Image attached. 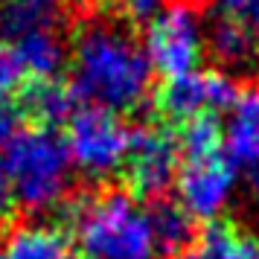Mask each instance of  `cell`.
<instances>
[{
    "label": "cell",
    "instance_id": "cell-17",
    "mask_svg": "<svg viewBox=\"0 0 259 259\" xmlns=\"http://www.w3.org/2000/svg\"><path fill=\"white\" fill-rule=\"evenodd\" d=\"M178 146H181V160H204V157L224 154L219 119L215 117L189 119L181 131V137H178Z\"/></svg>",
    "mask_w": 259,
    "mask_h": 259
},
{
    "label": "cell",
    "instance_id": "cell-16",
    "mask_svg": "<svg viewBox=\"0 0 259 259\" xmlns=\"http://www.w3.org/2000/svg\"><path fill=\"white\" fill-rule=\"evenodd\" d=\"M24 105L38 119L41 128H50V125H56L61 119L73 117L76 99H73L67 84H61L59 79H53V82H32V88L26 91Z\"/></svg>",
    "mask_w": 259,
    "mask_h": 259
},
{
    "label": "cell",
    "instance_id": "cell-8",
    "mask_svg": "<svg viewBox=\"0 0 259 259\" xmlns=\"http://www.w3.org/2000/svg\"><path fill=\"white\" fill-rule=\"evenodd\" d=\"M239 84L230 73L195 70L169 79L160 91V111L169 119H198L212 117L215 111H230L239 99Z\"/></svg>",
    "mask_w": 259,
    "mask_h": 259
},
{
    "label": "cell",
    "instance_id": "cell-10",
    "mask_svg": "<svg viewBox=\"0 0 259 259\" xmlns=\"http://www.w3.org/2000/svg\"><path fill=\"white\" fill-rule=\"evenodd\" d=\"M64 21V0H0V44H15L41 32H61Z\"/></svg>",
    "mask_w": 259,
    "mask_h": 259
},
{
    "label": "cell",
    "instance_id": "cell-15",
    "mask_svg": "<svg viewBox=\"0 0 259 259\" xmlns=\"http://www.w3.org/2000/svg\"><path fill=\"white\" fill-rule=\"evenodd\" d=\"M149 222H152V233H154V245L157 253H181L184 247L195 239L192 230V219L181 204L172 201H154L149 207Z\"/></svg>",
    "mask_w": 259,
    "mask_h": 259
},
{
    "label": "cell",
    "instance_id": "cell-19",
    "mask_svg": "<svg viewBox=\"0 0 259 259\" xmlns=\"http://www.w3.org/2000/svg\"><path fill=\"white\" fill-rule=\"evenodd\" d=\"M24 128V114L12 99H0V146L12 140L18 131Z\"/></svg>",
    "mask_w": 259,
    "mask_h": 259
},
{
    "label": "cell",
    "instance_id": "cell-18",
    "mask_svg": "<svg viewBox=\"0 0 259 259\" xmlns=\"http://www.w3.org/2000/svg\"><path fill=\"white\" fill-rule=\"evenodd\" d=\"M24 79L26 76L15 59V53L6 44H0V99H9V94H15Z\"/></svg>",
    "mask_w": 259,
    "mask_h": 259
},
{
    "label": "cell",
    "instance_id": "cell-25",
    "mask_svg": "<svg viewBox=\"0 0 259 259\" xmlns=\"http://www.w3.org/2000/svg\"><path fill=\"white\" fill-rule=\"evenodd\" d=\"M256 15H259V6H256Z\"/></svg>",
    "mask_w": 259,
    "mask_h": 259
},
{
    "label": "cell",
    "instance_id": "cell-4",
    "mask_svg": "<svg viewBox=\"0 0 259 259\" xmlns=\"http://www.w3.org/2000/svg\"><path fill=\"white\" fill-rule=\"evenodd\" d=\"M140 44L152 73H160L169 82L201 67L207 53V26L189 0H175L149 21Z\"/></svg>",
    "mask_w": 259,
    "mask_h": 259
},
{
    "label": "cell",
    "instance_id": "cell-14",
    "mask_svg": "<svg viewBox=\"0 0 259 259\" xmlns=\"http://www.w3.org/2000/svg\"><path fill=\"white\" fill-rule=\"evenodd\" d=\"M0 253L6 259H79L70 239L50 224H24L12 230Z\"/></svg>",
    "mask_w": 259,
    "mask_h": 259
},
{
    "label": "cell",
    "instance_id": "cell-1",
    "mask_svg": "<svg viewBox=\"0 0 259 259\" xmlns=\"http://www.w3.org/2000/svg\"><path fill=\"white\" fill-rule=\"evenodd\" d=\"M152 67L143 44L117 21H88L70 50V94L88 108L131 114L152 94Z\"/></svg>",
    "mask_w": 259,
    "mask_h": 259
},
{
    "label": "cell",
    "instance_id": "cell-13",
    "mask_svg": "<svg viewBox=\"0 0 259 259\" xmlns=\"http://www.w3.org/2000/svg\"><path fill=\"white\" fill-rule=\"evenodd\" d=\"M15 53L26 79L32 82H53L59 79L61 67L67 61V44L61 32H41V35L21 38L15 44H6Z\"/></svg>",
    "mask_w": 259,
    "mask_h": 259
},
{
    "label": "cell",
    "instance_id": "cell-11",
    "mask_svg": "<svg viewBox=\"0 0 259 259\" xmlns=\"http://www.w3.org/2000/svg\"><path fill=\"white\" fill-rule=\"evenodd\" d=\"M222 152L233 166L259 163V91H242L227 111L222 128Z\"/></svg>",
    "mask_w": 259,
    "mask_h": 259
},
{
    "label": "cell",
    "instance_id": "cell-12",
    "mask_svg": "<svg viewBox=\"0 0 259 259\" xmlns=\"http://www.w3.org/2000/svg\"><path fill=\"white\" fill-rule=\"evenodd\" d=\"M175 259H259V236L230 224H210Z\"/></svg>",
    "mask_w": 259,
    "mask_h": 259
},
{
    "label": "cell",
    "instance_id": "cell-6",
    "mask_svg": "<svg viewBox=\"0 0 259 259\" xmlns=\"http://www.w3.org/2000/svg\"><path fill=\"white\" fill-rule=\"evenodd\" d=\"M178 172H181V146L172 131H166L163 125L131 128L125 178L134 195L163 201V195L175 187Z\"/></svg>",
    "mask_w": 259,
    "mask_h": 259
},
{
    "label": "cell",
    "instance_id": "cell-9",
    "mask_svg": "<svg viewBox=\"0 0 259 259\" xmlns=\"http://www.w3.org/2000/svg\"><path fill=\"white\" fill-rule=\"evenodd\" d=\"M207 50L224 70H247L259 56V15L256 6L247 12H222L207 29Z\"/></svg>",
    "mask_w": 259,
    "mask_h": 259
},
{
    "label": "cell",
    "instance_id": "cell-5",
    "mask_svg": "<svg viewBox=\"0 0 259 259\" xmlns=\"http://www.w3.org/2000/svg\"><path fill=\"white\" fill-rule=\"evenodd\" d=\"M131 146V128L119 114L102 108H79L67 119L64 149L73 172H82L91 181H105L125 169Z\"/></svg>",
    "mask_w": 259,
    "mask_h": 259
},
{
    "label": "cell",
    "instance_id": "cell-7",
    "mask_svg": "<svg viewBox=\"0 0 259 259\" xmlns=\"http://www.w3.org/2000/svg\"><path fill=\"white\" fill-rule=\"evenodd\" d=\"M175 187L178 204L189 212V219L212 222L236 198V166L224 154L204 160H184Z\"/></svg>",
    "mask_w": 259,
    "mask_h": 259
},
{
    "label": "cell",
    "instance_id": "cell-24",
    "mask_svg": "<svg viewBox=\"0 0 259 259\" xmlns=\"http://www.w3.org/2000/svg\"><path fill=\"white\" fill-rule=\"evenodd\" d=\"M0 259H6V256H3V253H0Z\"/></svg>",
    "mask_w": 259,
    "mask_h": 259
},
{
    "label": "cell",
    "instance_id": "cell-20",
    "mask_svg": "<svg viewBox=\"0 0 259 259\" xmlns=\"http://www.w3.org/2000/svg\"><path fill=\"white\" fill-rule=\"evenodd\" d=\"M114 3H117L125 15H131V18H149V21H152L163 6H169V0H114Z\"/></svg>",
    "mask_w": 259,
    "mask_h": 259
},
{
    "label": "cell",
    "instance_id": "cell-2",
    "mask_svg": "<svg viewBox=\"0 0 259 259\" xmlns=\"http://www.w3.org/2000/svg\"><path fill=\"white\" fill-rule=\"evenodd\" d=\"M79 259H154L149 210L125 189H105L76 204L70 215Z\"/></svg>",
    "mask_w": 259,
    "mask_h": 259
},
{
    "label": "cell",
    "instance_id": "cell-3",
    "mask_svg": "<svg viewBox=\"0 0 259 259\" xmlns=\"http://www.w3.org/2000/svg\"><path fill=\"white\" fill-rule=\"evenodd\" d=\"M0 166L12 187L15 207L24 212H50L61 207L73 189V163L64 140L53 128H21L0 146Z\"/></svg>",
    "mask_w": 259,
    "mask_h": 259
},
{
    "label": "cell",
    "instance_id": "cell-21",
    "mask_svg": "<svg viewBox=\"0 0 259 259\" xmlns=\"http://www.w3.org/2000/svg\"><path fill=\"white\" fill-rule=\"evenodd\" d=\"M245 204H247V215L250 222L259 227V163L247 169V192H245Z\"/></svg>",
    "mask_w": 259,
    "mask_h": 259
},
{
    "label": "cell",
    "instance_id": "cell-22",
    "mask_svg": "<svg viewBox=\"0 0 259 259\" xmlns=\"http://www.w3.org/2000/svg\"><path fill=\"white\" fill-rule=\"evenodd\" d=\"M12 207H15L12 187H9V181H6V172H3V166H0V215L12 212Z\"/></svg>",
    "mask_w": 259,
    "mask_h": 259
},
{
    "label": "cell",
    "instance_id": "cell-23",
    "mask_svg": "<svg viewBox=\"0 0 259 259\" xmlns=\"http://www.w3.org/2000/svg\"><path fill=\"white\" fill-rule=\"evenodd\" d=\"M212 3H219L224 12H247V9L259 6V0H212Z\"/></svg>",
    "mask_w": 259,
    "mask_h": 259
}]
</instances>
